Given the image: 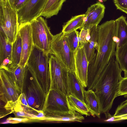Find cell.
I'll return each mask as SVG.
<instances>
[{
	"mask_svg": "<svg viewBox=\"0 0 127 127\" xmlns=\"http://www.w3.org/2000/svg\"><path fill=\"white\" fill-rule=\"evenodd\" d=\"M117 9L127 14V0H113Z\"/></svg>",
	"mask_w": 127,
	"mask_h": 127,
	"instance_id": "1f68e13d",
	"label": "cell"
},
{
	"mask_svg": "<svg viewBox=\"0 0 127 127\" xmlns=\"http://www.w3.org/2000/svg\"><path fill=\"white\" fill-rule=\"evenodd\" d=\"M33 120L31 119L27 118H19L9 117L2 124H17L20 123H27Z\"/></svg>",
	"mask_w": 127,
	"mask_h": 127,
	"instance_id": "4dcf8cb0",
	"label": "cell"
},
{
	"mask_svg": "<svg viewBox=\"0 0 127 127\" xmlns=\"http://www.w3.org/2000/svg\"><path fill=\"white\" fill-rule=\"evenodd\" d=\"M68 85L69 95H73L85 103V87L74 72L68 71Z\"/></svg>",
	"mask_w": 127,
	"mask_h": 127,
	"instance_id": "2e32d148",
	"label": "cell"
},
{
	"mask_svg": "<svg viewBox=\"0 0 127 127\" xmlns=\"http://www.w3.org/2000/svg\"><path fill=\"white\" fill-rule=\"evenodd\" d=\"M22 52L21 38L18 32L16 39L12 44L11 64L10 69H15L20 62Z\"/></svg>",
	"mask_w": 127,
	"mask_h": 127,
	"instance_id": "7402d4cb",
	"label": "cell"
},
{
	"mask_svg": "<svg viewBox=\"0 0 127 127\" xmlns=\"http://www.w3.org/2000/svg\"><path fill=\"white\" fill-rule=\"evenodd\" d=\"M4 107L6 110L12 113L14 112L21 111L35 115L39 112L29 105L23 93H21L17 100L14 102H7L5 103Z\"/></svg>",
	"mask_w": 127,
	"mask_h": 127,
	"instance_id": "e0dca14e",
	"label": "cell"
},
{
	"mask_svg": "<svg viewBox=\"0 0 127 127\" xmlns=\"http://www.w3.org/2000/svg\"><path fill=\"white\" fill-rule=\"evenodd\" d=\"M127 95V77H121L119 82L118 96Z\"/></svg>",
	"mask_w": 127,
	"mask_h": 127,
	"instance_id": "83f0119b",
	"label": "cell"
},
{
	"mask_svg": "<svg viewBox=\"0 0 127 127\" xmlns=\"http://www.w3.org/2000/svg\"><path fill=\"white\" fill-rule=\"evenodd\" d=\"M66 0H48L40 16L46 19L57 15L61 9L63 3Z\"/></svg>",
	"mask_w": 127,
	"mask_h": 127,
	"instance_id": "44dd1931",
	"label": "cell"
},
{
	"mask_svg": "<svg viewBox=\"0 0 127 127\" xmlns=\"http://www.w3.org/2000/svg\"><path fill=\"white\" fill-rule=\"evenodd\" d=\"M33 45L50 53L54 35L47 21L40 16L30 23Z\"/></svg>",
	"mask_w": 127,
	"mask_h": 127,
	"instance_id": "52a82bcc",
	"label": "cell"
},
{
	"mask_svg": "<svg viewBox=\"0 0 127 127\" xmlns=\"http://www.w3.org/2000/svg\"><path fill=\"white\" fill-rule=\"evenodd\" d=\"M48 0H26L17 11L18 22L21 24L30 23L40 16Z\"/></svg>",
	"mask_w": 127,
	"mask_h": 127,
	"instance_id": "8fae6325",
	"label": "cell"
},
{
	"mask_svg": "<svg viewBox=\"0 0 127 127\" xmlns=\"http://www.w3.org/2000/svg\"><path fill=\"white\" fill-rule=\"evenodd\" d=\"M115 21L113 20L98 25V38L95 47L97 52L88 65V90H93L104 69L109 62L115 59Z\"/></svg>",
	"mask_w": 127,
	"mask_h": 127,
	"instance_id": "6da1fadb",
	"label": "cell"
},
{
	"mask_svg": "<svg viewBox=\"0 0 127 127\" xmlns=\"http://www.w3.org/2000/svg\"><path fill=\"white\" fill-rule=\"evenodd\" d=\"M67 98L69 105L72 110L82 115L90 116L89 110L85 103L73 95H69Z\"/></svg>",
	"mask_w": 127,
	"mask_h": 127,
	"instance_id": "cb8c5ba5",
	"label": "cell"
},
{
	"mask_svg": "<svg viewBox=\"0 0 127 127\" xmlns=\"http://www.w3.org/2000/svg\"><path fill=\"white\" fill-rule=\"evenodd\" d=\"M115 39L116 48L127 44V21L122 16L116 19Z\"/></svg>",
	"mask_w": 127,
	"mask_h": 127,
	"instance_id": "ac0fdd59",
	"label": "cell"
},
{
	"mask_svg": "<svg viewBox=\"0 0 127 127\" xmlns=\"http://www.w3.org/2000/svg\"><path fill=\"white\" fill-rule=\"evenodd\" d=\"M105 7L99 2L89 7L85 14L84 24L83 28L90 29L95 25L98 26L103 17Z\"/></svg>",
	"mask_w": 127,
	"mask_h": 127,
	"instance_id": "5bb4252c",
	"label": "cell"
},
{
	"mask_svg": "<svg viewBox=\"0 0 127 127\" xmlns=\"http://www.w3.org/2000/svg\"><path fill=\"white\" fill-rule=\"evenodd\" d=\"M104 114L107 119L105 121L106 122L118 121L127 120V114L119 116H114L110 115L109 112Z\"/></svg>",
	"mask_w": 127,
	"mask_h": 127,
	"instance_id": "d6a6232c",
	"label": "cell"
},
{
	"mask_svg": "<svg viewBox=\"0 0 127 127\" xmlns=\"http://www.w3.org/2000/svg\"><path fill=\"white\" fill-rule=\"evenodd\" d=\"M115 60L122 71L124 72V77H127V44L116 48Z\"/></svg>",
	"mask_w": 127,
	"mask_h": 127,
	"instance_id": "d4e9b609",
	"label": "cell"
},
{
	"mask_svg": "<svg viewBox=\"0 0 127 127\" xmlns=\"http://www.w3.org/2000/svg\"><path fill=\"white\" fill-rule=\"evenodd\" d=\"M89 32L90 29H85L82 28L79 34L80 46H84L87 42L89 37Z\"/></svg>",
	"mask_w": 127,
	"mask_h": 127,
	"instance_id": "f546056e",
	"label": "cell"
},
{
	"mask_svg": "<svg viewBox=\"0 0 127 127\" xmlns=\"http://www.w3.org/2000/svg\"><path fill=\"white\" fill-rule=\"evenodd\" d=\"M19 26L17 11L9 0H0V30L12 44L16 39Z\"/></svg>",
	"mask_w": 127,
	"mask_h": 127,
	"instance_id": "5b68a950",
	"label": "cell"
},
{
	"mask_svg": "<svg viewBox=\"0 0 127 127\" xmlns=\"http://www.w3.org/2000/svg\"><path fill=\"white\" fill-rule=\"evenodd\" d=\"M85 15L83 14L72 17L63 26L62 32L66 33L78 29L81 30L84 25Z\"/></svg>",
	"mask_w": 127,
	"mask_h": 127,
	"instance_id": "603a6c76",
	"label": "cell"
},
{
	"mask_svg": "<svg viewBox=\"0 0 127 127\" xmlns=\"http://www.w3.org/2000/svg\"><path fill=\"white\" fill-rule=\"evenodd\" d=\"M74 111L69 105L66 95L58 90L50 89L47 95L42 111L44 117L54 113H70Z\"/></svg>",
	"mask_w": 127,
	"mask_h": 127,
	"instance_id": "30bf717a",
	"label": "cell"
},
{
	"mask_svg": "<svg viewBox=\"0 0 127 127\" xmlns=\"http://www.w3.org/2000/svg\"><path fill=\"white\" fill-rule=\"evenodd\" d=\"M15 117L19 118H27L31 119L34 121L35 120V115L31 114L23 111H19L13 113Z\"/></svg>",
	"mask_w": 127,
	"mask_h": 127,
	"instance_id": "836d02e7",
	"label": "cell"
},
{
	"mask_svg": "<svg viewBox=\"0 0 127 127\" xmlns=\"http://www.w3.org/2000/svg\"><path fill=\"white\" fill-rule=\"evenodd\" d=\"M27 69V64L25 66L18 65L14 69H10L16 84L21 91L23 81Z\"/></svg>",
	"mask_w": 127,
	"mask_h": 127,
	"instance_id": "484cf974",
	"label": "cell"
},
{
	"mask_svg": "<svg viewBox=\"0 0 127 127\" xmlns=\"http://www.w3.org/2000/svg\"><path fill=\"white\" fill-rule=\"evenodd\" d=\"M85 100L90 114L94 117L96 116L100 118L101 113L100 105L95 91L92 89L85 90Z\"/></svg>",
	"mask_w": 127,
	"mask_h": 127,
	"instance_id": "ffe728a7",
	"label": "cell"
},
{
	"mask_svg": "<svg viewBox=\"0 0 127 127\" xmlns=\"http://www.w3.org/2000/svg\"><path fill=\"white\" fill-rule=\"evenodd\" d=\"M49 65L51 79L50 89L58 90L67 96L69 95L68 70L54 55L50 53Z\"/></svg>",
	"mask_w": 127,
	"mask_h": 127,
	"instance_id": "ba28073f",
	"label": "cell"
},
{
	"mask_svg": "<svg viewBox=\"0 0 127 127\" xmlns=\"http://www.w3.org/2000/svg\"><path fill=\"white\" fill-rule=\"evenodd\" d=\"M64 33L67 37L71 50L74 52L80 45L79 32L76 30L68 33Z\"/></svg>",
	"mask_w": 127,
	"mask_h": 127,
	"instance_id": "4316f807",
	"label": "cell"
},
{
	"mask_svg": "<svg viewBox=\"0 0 127 127\" xmlns=\"http://www.w3.org/2000/svg\"><path fill=\"white\" fill-rule=\"evenodd\" d=\"M49 54L33 45L27 63L28 70L35 75L46 95L51 86Z\"/></svg>",
	"mask_w": 127,
	"mask_h": 127,
	"instance_id": "3957f363",
	"label": "cell"
},
{
	"mask_svg": "<svg viewBox=\"0 0 127 127\" xmlns=\"http://www.w3.org/2000/svg\"><path fill=\"white\" fill-rule=\"evenodd\" d=\"M22 93L29 105L38 112H43L46 94L35 75L27 69L23 81Z\"/></svg>",
	"mask_w": 127,
	"mask_h": 127,
	"instance_id": "277c9868",
	"label": "cell"
},
{
	"mask_svg": "<svg viewBox=\"0 0 127 127\" xmlns=\"http://www.w3.org/2000/svg\"><path fill=\"white\" fill-rule=\"evenodd\" d=\"M74 53L64 33L62 32L54 35L50 53L54 55L68 71L75 72Z\"/></svg>",
	"mask_w": 127,
	"mask_h": 127,
	"instance_id": "8992f818",
	"label": "cell"
},
{
	"mask_svg": "<svg viewBox=\"0 0 127 127\" xmlns=\"http://www.w3.org/2000/svg\"><path fill=\"white\" fill-rule=\"evenodd\" d=\"M99 2H102L103 1H106L107 0H98Z\"/></svg>",
	"mask_w": 127,
	"mask_h": 127,
	"instance_id": "d590c367",
	"label": "cell"
},
{
	"mask_svg": "<svg viewBox=\"0 0 127 127\" xmlns=\"http://www.w3.org/2000/svg\"><path fill=\"white\" fill-rule=\"evenodd\" d=\"M26 0H9L12 6L17 11L23 6Z\"/></svg>",
	"mask_w": 127,
	"mask_h": 127,
	"instance_id": "e575fe53",
	"label": "cell"
},
{
	"mask_svg": "<svg viewBox=\"0 0 127 127\" xmlns=\"http://www.w3.org/2000/svg\"><path fill=\"white\" fill-rule=\"evenodd\" d=\"M12 44L4 32L0 30V68H10Z\"/></svg>",
	"mask_w": 127,
	"mask_h": 127,
	"instance_id": "9a60e30c",
	"label": "cell"
},
{
	"mask_svg": "<svg viewBox=\"0 0 127 127\" xmlns=\"http://www.w3.org/2000/svg\"><path fill=\"white\" fill-rule=\"evenodd\" d=\"M75 72L84 87L87 86L89 62L86 57L84 46H80L74 53Z\"/></svg>",
	"mask_w": 127,
	"mask_h": 127,
	"instance_id": "4fadbf2b",
	"label": "cell"
},
{
	"mask_svg": "<svg viewBox=\"0 0 127 127\" xmlns=\"http://www.w3.org/2000/svg\"><path fill=\"white\" fill-rule=\"evenodd\" d=\"M126 114H127V99L118 106L113 115L119 116Z\"/></svg>",
	"mask_w": 127,
	"mask_h": 127,
	"instance_id": "f1b7e54d",
	"label": "cell"
},
{
	"mask_svg": "<svg viewBox=\"0 0 127 127\" xmlns=\"http://www.w3.org/2000/svg\"><path fill=\"white\" fill-rule=\"evenodd\" d=\"M98 34V26L95 25L90 29L89 37L84 46L89 64L95 55V49L97 44Z\"/></svg>",
	"mask_w": 127,
	"mask_h": 127,
	"instance_id": "d6986e66",
	"label": "cell"
},
{
	"mask_svg": "<svg viewBox=\"0 0 127 127\" xmlns=\"http://www.w3.org/2000/svg\"><path fill=\"white\" fill-rule=\"evenodd\" d=\"M16 85L10 69L0 68V98L5 103L17 100L21 93Z\"/></svg>",
	"mask_w": 127,
	"mask_h": 127,
	"instance_id": "9c48e42d",
	"label": "cell"
},
{
	"mask_svg": "<svg viewBox=\"0 0 127 127\" xmlns=\"http://www.w3.org/2000/svg\"><path fill=\"white\" fill-rule=\"evenodd\" d=\"M122 71L118 63L112 59L103 70L93 90L99 102L101 113L109 112L118 96L119 82Z\"/></svg>",
	"mask_w": 127,
	"mask_h": 127,
	"instance_id": "7a4b0ae2",
	"label": "cell"
},
{
	"mask_svg": "<svg viewBox=\"0 0 127 127\" xmlns=\"http://www.w3.org/2000/svg\"><path fill=\"white\" fill-rule=\"evenodd\" d=\"M18 32L21 38L22 46L21 58L19 65L25 66L33 46L30 23L20 24Z\"/></svg>",
	"mask_w": 127,
	"mask_h": 127,
	"instance_id": "7c38bea8",
	"label": "cell"
}]
</instances>
